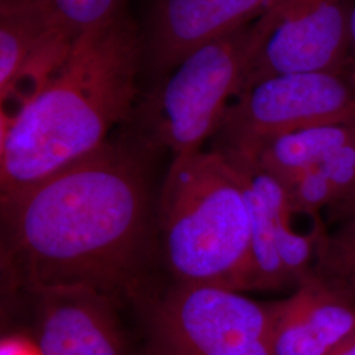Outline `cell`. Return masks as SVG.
Masks as SVG:
<instances>
[{
	"label": "cell",
	"instance_id": "cell-12",
	"mask_svg": "<svg viewBox=\"0 0 355 355\" xmlns=\"http://www.w3.org/2000/svg\"><path fill=\"white\" fill-rule=\"evenodd\" d=\"M275 355H329L355 333V303L318 275L271 303Z\"/></svg>",
	"mask_w": 355,
	"mask_h": 355
},
{
	"label": "cell",
	"instance_id": "cell-8",
	"mask_svg": "<svg viewBox=\"0 0 355 355\" xmlns=\"http://www.w3.org/2000/svg\"><path fill=\"white\" fill-rule=\"evenodd\" d=\"M236 166L252 217L255 290L296 287L309 277L328 236L321 215L297 208L286 186L246 157L221 152Z\"/></svg>",
	"mask_w": 355,
	"mask_h": 355
},
{
	"label": "cell",
	"instance_id": "cell-18",
	"mask_svg": "<svg viewBox=\"0 0 355 355\" xmlns=\"http://www.w3.org/2000/svg\"><path fill=\"white\" fill-rule=\"evenodd\" d=\"M346 74L355 86V0H352L349 16V58Z\"/></svg>",
	"mask_w": 355,
	"mask_h": 355
},
{
	"label": "cell",
	"instance_id": "cell-20",
	"mask_svg": "<svg viewBox=\"0 0 355 355\" xmlns=\"http://www.w3.org/2000/svg\"><path fill=\"white\" fill-rule=\"evenodd\" d=\"M329 355H355V333L337 346Z\"/></svg>",
	"mask_w": 355,
	"mask_h": 355
},
{
	"label": "cell",
	"instance_id": "cell-7",
	"mask_svg": "<svg viewBox=\"0 0 355 355\" xmlns=\"http://www.w3.org/2000/svg\"><path fill=\"white\" fill-rule=\"evenodd\" d=\"M354 119L355 86L346 73L267 76L230 103L215 149H241L283 132Z\"/></svg>",
	"mask_w": 355,
	"mask_h": 355
},
{
	"label": "cell",
	"instance_id": "cell-6",
	"mask_svg": "<svg viewBox=\"0 0 355 355\" xmlns=\"http://www.w3.org/2000/svg\"><path fill=\"white\" fill-rule=\"evenodd\" d=\"M350 7L352 0H275L252 26L241 91L278 74L346 73Z\"/></svg>",
	"mask_w": 355,
	"mask_h": 355
},
{
	"label": "cell",
	"instance_id": "cell-10",
	"mask_svg": "<svg viewBox=\"0 0 355 355\" xmlns=\"http://www.w3.org/2000/svg\"><path fill=\"white\" fill-rule=\"evenodd\" d=\"M42 355H127L112 296L91 288H64L37 295Z\"/></svg>",
	"mask_w": 355,
	"mask_h": 355
},
{
	"label": "cell",
	"instance_id": "cell-3",
	"mask_svg": "<svg viewBox=\"0 0 355 355\" xmlns=\"http://www.w3.org/2000/svg\"><path fill=\"white\" fill-rule=\"evenodd\" d=\"M159 223L178 284L255 290L249 203L239 170L223 153L174 157L159 195Z\"/></svg>",
	"mask_w": 355,
	"mask_h": 355
},
{
	"label": "cell",
	"instance_id": "cell-2",
	"mask_svg": "<svg viewBox=\"0 0 355 355\" xmlns=\"http://www.w3.org/2000/svg\"><path fill=\"white\" fill-rule=\"evenodd\" d=\"M141 62V33L124 12L78 38L49 80L12 114H1V199L102 149L135 110Z\"/></svg>",
	"mask_w": 355,
	"mask_h": 355
},
{
	"label": "cell",
	"instance_id": "cell-15",
	"mask_svg": "<svg viewBox=\"0 0 355 355\" xmlns=\"http://www.w3.org/2000/svg\"><path fill=\"white\" fill-rule=\"evenodd\" d=\"M64 37L76 42L89 32L108 26L123 13L124 0H26Z\"/></svg>",
	"mask_w": 355,
	"mask_h": 355
},
{
	"label": "cell",
	"instance_id": "cell-9",
	"mask_svg": "<svg viewBox=\"0 0 355 355\" xmlns=\"http://www.w3.org/2000/svg\"><path fill=\"white\" fill-rule=\"evenodd\" d=\"M275 0H152L141 35L157 79L191 51L254 23Z\"/></svg>",
	"mask_w": 355,
	"mask_h": 355
},
{
	"label": "cell",
	"instance_id": "cell-13",
	"mask_svg": "<svg viewBox=\"0 0 355 355\" xmlns=\"http://www.w3.org/2000/svg\"><path fill=\"white\" fill-rule=\"evenodd\" d=\"M354 140L355 119L299 128L241 149L221 152L246 157L282 183H287Z\"/></svg>",
	"mask_w": 355,
	"mask_h": 355
},
{
	"label": "cell",
	"instance_id": "cell-19",
	"mask_svg": "<svg viewBox=\"0 0 355 355\" xmlns=\"http://www.w3.org/2000/svg\"><path fill=\"white\" fill-rule=\"evenodd\" d=\"M328 214L336 223L355 216V187L343 202L328 209Z\"/></svg>",
	"mask_w": 355,
	"mask_h": 355
},
{
	"label": "cell",
	"instance_id": "cell-4",
	"mask_svg": "<svg viewBox=\"0 0 355 355\" xmlns=\"http://www.w3.org/2000/svg\"><path fill=\"white\" fill-rule=\"evenodd\" d=\"M252 26L204 44L155 80L137 108L141 140L174 157L203 150L241 91Z\"/></svg>",
	"mask_w": 355,
	"mask_h": 355
},
{
	"label": "cell",
	"instance_id": "cell-1",
	"mask_svg": "<svg viewBox=\"0 0 355 355\" xmlns=\"http://www.w3.org/2000/svg\"><path fill=\"white\" fill-rule=\"evenodd\" d=\"M102 149L1 199L3 258L17 284L116 293L132 287L148 245L150 191L142 146Z\"/></svg>",
	"mask_w": 355,
	"mask_h": 355
},
{
	"label": "cell",
	"instance_id": "cell-11",
	"mask_svg": "<svg viewBox=\"0 0 355 355\" xmlns=\"http://www.w3.org/2000/svg\"><path fill=\"white\" fill-rule=\"evenodd\" d=\"M74 42L54 31L26 0H0V102L16 111L64 64Z\"/></svg>",
	"mask_w": 355,
	"mask_h": 355
},
{
	"label": "cell",
	"instance_id": "cell-16",
	"mask_svg": "<svg viewBox=\"0 0 355 355\" xmlns=\"http://www.w3.org/2000/svg\"><path fill=\"white\" fill-rule=\"evenodd\" d=\"M312 274L355 303V216L328 232Z\"/></svg>",
	"mask_w": 355,
	"mask_h": 355
},
{
	"label": "cell",
	"instance_id": "cell-14",
	"mask_svg": "<svg viewBox=\"0 0 355 355\" xmlns=\"http://www.w3.org/2000/svg\"><path fill=\"white\" fill-rule=\"evenodd\" d=\"M283 184L297 208L316 215L328 211L355 187V140Z\"/></svg>",
	"mask_w": 355,
	"mask_h": 355
},
{
	"label": "cell",
	"instance_id": "cell-5",
	"mask_svg": "<svg viewBox=\"0 0 355 355\" xmlns=\"http://www.w3.org/2000/svg\"><path fill=\"white\" fill-rule=\"evenodd\" d=\"M145 355H275L271 303L178 284L148 311Z\"/></svg>",
	"mask_w": 355,
	"mask_h": 355
},
{
	"label": "cell",
	"instance_id": "cell-17",
	"mask_svg": "<svg viewBox=\"0 0 355 355\" xmlns=\"http://www.w3.org/2000/svg\"><path fill=\"white\" fill-rule=\"evenodd\" d=\"M0 355H42V353L35 337L13 333L1 338Z\"/></svg>",
	"mask_w": 355,
	"mask_h": 355
}]
</instances>
